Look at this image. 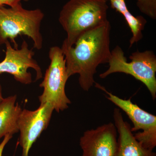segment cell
<instances>
[{
    "label": "cell",
    "mask_w": 156,
    "mask_h": 156,
    "mask_svg": "<svg viewBox=\"0 0 156 156\" xmlns=\"http://www.w3.org/2000/svg\"><path fill=\"white\" fill-rule=\"evenodd\" d=\"M16 99V95L9 96L0 103V139L19 132L18 121L22 110Z\"/></svg>",
    "instance_id": "8fae6325"
},
{
    "label": "cell",
    "mask_w": 156,
    "mask_h": 156,
    "mask_svg": "<svg viewBox=\"0 0 156 156\" xmlns=\"http://www.w3.org/2000/svg\"><path fill=\"white\" fill-rule=\"evenodd\" d=\"M4 98H3L2 94V87L1 84H0V103L2 102Z\"/></svg>",
    "instance_id": "2e32d148"
},
{
    "label": "cell",
    "mask_w": 156,
    "mask_h": 156,
    "mask_svg": "<svg viewBox=\"0 0 156 156\" xmlns=\"http://www.w3.org/2000/svg\"><path fill=\"white\" fill-rule=\"evenodd\" d=\"M127 61L122 49L116 46L111 53L108 69L99 75L104 79L115 73L130 75L144 84L154 100L156 98V56L151 50L134 52Z\"/></svg>",
    "instance_id": "277c9868"
},
{
    "label": "cell",
    "mask_w": 156,
    "mask_h": 156,
    "mask_svg": "<svg viewBox=\"0 0 156 156\" xmlns=\"http://www.w3.org/2000/svg\"><path fill=\"white\" fill-rule=\"evenodd\" d=\"M117 140L116 128L112 122L87 130L80 139L83 156H115Z\"/></svg>",
    "instance_id": "9c48e42d"
},
{
    "label": "cell",
    "mask_w": 156,
    "mask_h": 156,
    "mask_svg": "<svg viewBox=\"0 0 156 156\" xmlns=\"http://www.w3.org/2000/svg\"><path fill=\"white\" fill-rule=\"evenodd\" d=\"M109 21L85 32L72 47H62L69 78L78 74L79 84L88 92L95 83L94 76L99 65L108 63L111 56Z\"/></svg>",
    "instance_id": "6da1fadb"
},
{
    "label": "cell",
    "mask_w": 156,
    "mask_h": 156,
    "mask_svg": "<svg viewBox=\"0 0 156 156\" xmlns=\"http://www.w3.org/2000/svg\"><path fill=\"white\" fill-rule=\"evenodd\" d=\"M13 135L11 134H7L6 136H4V139L2 143L0 144V156H2L3 151L6 144L8 143L9 140L11 139Z\"/></svg>",
    "instance_id": "9a60e30c"
},
{
    "label": "cell",
    "mask_w": 156,
    "mask_h": 156,
    "mask_svg": "<svg viewBox=\"0 0 156 156\" xmlns=\"http://www.w3.org/2000/svg\"><path fill=\"white\" fill-rule=\"evenodd\" d=\"M21 0H0V7L7 5L14 7L21 4Z\"/></svg>",
    "instance_id": "5bb4252c"
},
{
    "label": "cell",
    "mask_w": 156,
    "mask_h": 156,
    "mask_svg": "<svg viewBox=\"0 0 156 156\" xmlns=\"http://www.w3.org/2000/svg\"><path fill=\"white\" fill-rule=\"evenodd\" d=\"M44 17L40 9L28 10L21 4L14 7H0V45L10 41L17 49L16 39L19 35L27 36L34 43V48L41 50L43 39L41 33V23Z\"/></svg>",
    "instance_id": "3957f363"
},
{
    "label": "cell",
    "mask_w": 156,
    "mask_h": 156,
    "mask_svg": "<svg viewBox=\"0 0 156 156\" xmlns=\"http://www.w3.org/2000/svg\"><path fill=\"white\" fill-rule=\"evenodd\" d=\"M139 11L153 20L156 18V0H136Z\"/></svg>",
    "instance_id": "4fadbf2b"
},
{
    "label": "cell",
    "mask_w": 156,
    "mask_h": 156,
    "mask_svg": "<svg viewBox=\"0 0 156 156\" xmlns=\"http://www.w3.org/2000/svg\"><path fill=\"white\" fill-rule=\"evenodd\" d=\"M95 87L107 95V98L125 112L133 124L132 132L141 130L134 134L136 140L144 147L153 151L156 146V116L133 103L131 98L124 99L108 92L101 85L95 83Z\"/></svg>",
    "instance_id": "8992f818"
},
{
    "label": "cell",
    "mask_w": 156,
    "mask_h": 156,
    "mask_svg": "<svg viewBox=\"0 0 156 156\" xmlns=\"http://www.w3.org/2000/svg\"><path fill=\"white\" fill-rule=\"evenodd\" d=\"M112 8L123 15L129 26L132 36L130 40V47L137 43L143 38L142 31L146 24V20L142 16L135 17L128 9L125 0H107Z\"/></svg>",
    "instance_id": "7c38bea8"
},
{
    "label": "cell",
    "mask_w": 156,
    "mask_h": 156,
    "mask_svg": "<svg viewBox=\"0 0 156 156\" xmlns=\"http://www.w3.org/2000/svg\"><path fill=\"white\" fill-rule=\"evenodd\" d=\"M82 156H83V155H82Z\"/></svg>",
    "instance_id": "e0dca14e"
},
{
    "label": "cell",
    "mask_w": 156,
    "mask_h": 156,
    "mask_svg": "<svg viewBox=\"0 0 156 156\" xmlns=\"http://www.w3.org/2000/svg\"><path fill=\"white\" fill-rule=\"evenodd\" d=\"M50 63L45 72L44 80L40 85L44 91L39 97L41 104L48 103L59 112L69 108L71 103L65 92L69 77L66 72L64 54L61 48L54 46L50 48Z\"/></svg>",
    "instance_id": "5b68a950"
},
{
    "label": "cell",
    "mask_w": 156,
    "mask_h": 156,
    "mask_svg": "<svg viewBox=\"0 0 156 156\" xmlns=\"http://www.w3.org/2000/svg\"><path fill=\"white\" fill-rule=\"evenodd\" d=\"M107 0H69L62 7L58 21L67 34L62 47H72L85 32L108 21Z\"/></svg>",
    "instance_id": "7a4b0ae2"
},
{
    "label": "cell",
    "mask_w": 156,
    "mask_h": 156,
    "mask_svg": "<svg viewBox=\"0 0 156 156\" xmlns=\"http://www.w3.org/2000/svg\"><path fill=\"white\" fill-rule=\"evenodd\" d=\"M5 44V56L0 62V74H10L17 82L27 85L32 82L31 74L27 71L30 68L36 72V81L43 77L41 67L33 58L34 53L32 49H29L27 42L23 41L20 49L12 48L9 41Z\"/></svg>",
    "instance_id": "52a82bcc"
},
{
    "label": "cell",
    "mask_w": 156,
    "mask_h": 156,
    "mask_svg": "<svg viewBox=\"0 0 156 156\" xmlns=\"http://www.w3.org/2000/svg\"><path fill=\"white\" fill-rule=\"evenodd\" d=\"M54 110L48 103L41 104L35 111L22 110L18 121L19 144L22 148L21 156H29L34 143L48 128Z\"/></svg>",
    "instance_id": "ba28073f"
},
{
    "label": "cell",
    "mask_w": 156,
    "mask_h": 156,
    "mask_svg": "<svg viewBox=\"0 0 156 156\" xmlns=\"http://www.w3.org/2000/svg\"><path fill=\"white\" fill-rule=\"evenodd\" d=\"M115 126L119 134L115 156H156V153L146 149L140 144L131 130V126L123 119L119 108L113 111Z\"/></svg>",
    "instance_id": "30bf717a"
}]
</instances>
